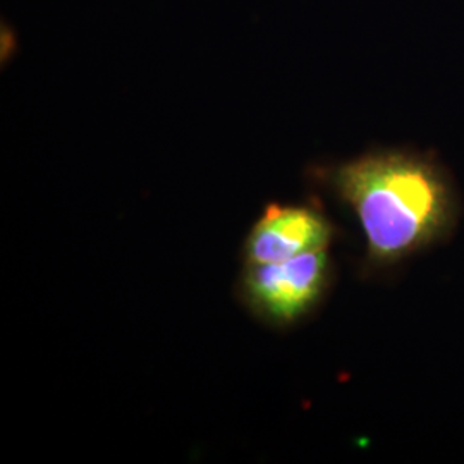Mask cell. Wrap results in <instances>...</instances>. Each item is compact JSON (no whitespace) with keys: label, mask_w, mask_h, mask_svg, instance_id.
Masks as SVG:
<instances>
[{"label":"cell","mask_w":464,"mask_h":464,"mask_svg":"<svg viewBox=\"0 0 464 464\" xmlns=\"http://www.w3.org/2000/svg\"><path fill=\"white\" fill-rule=\"evenodd\" d=\"M331 181L360 220L370 266L396 264L442 236L452 220L448 184L415 155L366 153L335 167Z\"/></svg>","instance_id":"1"},{"label":"cell","mask_w":464,"mask_h":464,"mask_svg":"<svg viewBox=\"0 0 464 464\" xmlns=\"http://www.w3.org/2000/svg\"><path fill=\"white\" fill-rule=\"evenodd\" d=\"M331 279L327 248L298 255L279 264L245 266L239 296L253 315L285 327L308 315Z\"/></svg>","instance_id":"2"},{"label":"cell","mask_w":464,"mask_h":464,"mask_svg":"<svg viewBox=\"0 0 464 464\" xmlns=\"http://www.w3.org/2000/svg\"><path fill=\"white\" fill-rule=\"evenodd\" d=\"M331 222L312 207L266 205L243 246L245 266L279 264L308 251L329 248Z\"/></svg>","instance_id":"3"}]
</instances>
